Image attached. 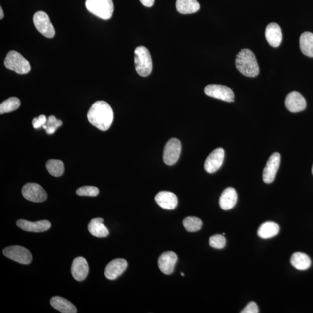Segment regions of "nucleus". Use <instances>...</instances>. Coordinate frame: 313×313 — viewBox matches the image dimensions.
I'll return each mask as SVG.
<instances>
[{
	"label": "nucleus",
	"instance_id": "nucleus-11",
	"mask_svg": "<svg viewBox=\"0 0 313 313\" xmlns=\"http://www.w3.org/2000/svg\"><path fill=\"white\" fill-rule=\"evenodd\" d=\"M280 159V154L279 153H274L267 161L263 172V180L266 184H271L275 179L279 170Z\"/></svg>",
	"mask_w": 313,
	"mask_h": 313
},
{
	"label": "nucleus",
	"instance_id": "nucleus-19",
	"mask_svg": "<svg viewBox=\"0 0 313 313\" xmlns=\"http://www.w3.org/2000/svg\"><path fill=\"white\" fill-rule=\"evenodd\" d=\"M265 37L271 46L274 48L279 47L282 41L283 35L279 24L276 23L268 24L265 31Z\"/></svg>",
	"mask_w": 313,
	"mask_h": 313
},
{
	"label": "nucleus",
	"instance_id": "nucleus-28",
	"mask_svg": "<svg viewBox=\"0 0 313 313\" xmlns=\"http://www.w3.org/2000/svg\"><path fill=\"white\" fill-rule=\"evenodd\" d=\"M46 168L49 173L55 177H61L64 173V164L61 160H48L46 163Z\"/></svg>",
	"mask_w": 313,
	"mask_h": 313
},
{
	"label": "nucleus",
	"instance_id": "nucleus-5",
	"mask_svg": "<svg viewBox=\"0 0 313 313\" xmlns=\"http://www.w3.org/2000/svg\"><path fill=\"white\" fill-rule=\"evenodd\" d=\"M4 65L7 69L13 70L20 75L27 74L31 70L29 62L15 51H10L7 54Z\"/></svg>",
	"mask_w": 313,
	"mask_h": 313
},
{
	"label": "nucleus",
	"instance_id": "nucleus-37",
	"mask_svg": "<svg viewBox=\"0 0 313 313\" xmlns=\"http://www.w3.org/2000/svg\"><path fill=\"white\" fill-rule=\"evenodd\" d=\"M312 174H313V167H312Z\"/></svg>",
	"mask_w": 313,
	"mask_h": 313
},
{
	"label": "nucleus",
	"instance_id": "nucleus-33",
	"mask_svg": "<svg viewBox=\"0 0 313 313\" xmlns=\"http://www.w3.org/2000/svg\"><path fill=\"white\" fill-rule=\"evenodd\" d=\"M47 119L44 115H41L37 118H35L33 120V125L35 129H38L46 124Z\"/></svg>",
	"mask_w": 313,
	"mask_h": 313
},
{
	"label": "nucleus",
	"instance_id": "nucleus-8",
	"mask_svg": "<svg viewBox=\"0 0 313 313\" xmlns=\"http://www.w3.org/2000/svg\"><path fill=\"white\" fill-rule=\"evenodd\" d=\"M205 93L210 97L231 103L234 102V94L229 87L218 84H210L205 89Z\"/></svg>",
	"mask_w": 313,
	"mask_h": 313
},
{
	"label": "nucleus",
	"instance_id": "nucleus-34",
	"mask_svg": "<svg viewBox=\"0 0 313 313\" xmlns=\"http://www.w3.org/2000/svg\"><path fill=\"white\" fill-rule=\"evenodd\" d=\"M259 312L258 305L254 302H249L243 310L241 312V313H258Z\"/></svg>",
	"mask_w": 313,
	"mask_h": 313
},
{
	"label": "nucleus",
	"instance_id": "nucleus-15",
	"mask_svg": "<svg viewBox=\"0 0 313 313\" xmlns=\"http://www.w3.org/2000/svg\"><path fill=\"white\" fill-rule=\"evenodd\" d=\"M177 259V256L175 252H165L158 258V267L162 272L168 275L173 273Z\"/></svg>",
	"mask_w": 313,
	"mask_h": 313
},
{
	"label": "nucleus",
	"instance_id": "nucleus-22",
	"mask_svg": "<svg viewBox=\"0 0 313 313\" xmlns=\"http://www.w3.org/2000/svg\"><path fill=\"white\" fill-rule=\"evenodd\" d=\"M50 304L53 308L62 313H76L77 309L72 302L61 297H52Z\"/></svg>",
	"mask_w": 313,
	"mask_h": 313
},
{
	"label": "nucleus",
	"instance_id": "nucleus-23",
	"mask_svg": "<svg viewBox=\"0 0 313 313\" xmlns=\"http://www.w3.org/2000/svg\"><path fill=\"white\" fill-rule=\"evenodd\" d=\"M280 227L277 223L272 221H267L259 227L258 235L260 238L269 239L276 236L279 234Z\"/></svg>",
	"mask_w": 313,
	"mask_h": 313
},
{
	"label": "nucleus",
	"instance_id": "nucleus-20",
	"mask_svg": "<svg viewBox=\"0 0 313 313\" xmlns=\"http://www.w3.org/2000/svg\"><path fill=\"white\" fill-rule=\"evenodd\" d=\"M238 196L236 191L233 188H228L221 194L219 205L221 209L228 210L233 209L237 202Z\"/></svg>",
	"mask_w": 313,
	"mask_h": 313
},
{
	"label": "nucleus",
	"instance_id": "nucleus-25",
	"mask_svg": "<svg viewBox=\"0 0 313 313\" xmlns=\"http://www.w3.org/2000/svg\"><path fill=\"white\" fill-rule=\"evenodd\" d=\"M290 262L292 266L299 270H305L311 266V260L307 255L302 252H295L291 256Z\"/></svg>",
	"mask_w": 313,
	"mask_h": 313
},
{
	"label": "nucleus",
	"instance_id": "nucleus-14",
	"mask_svg": "<svg viewBox=\"0 0 313 313\" xmlns=\"http://www.w3.org/2000/svg\"><path fill=\"white\" fill-rule=\"evenodd\" d=\"M128 262L124 259H115L108 264L104 270V275L108 280H114L124 273L127 268Z\"/></svg>",
	"mask_w": 313,
	"mask_h": 313
},
{
	"label": "nucleus",
	"instance_id": "nucleus-29",
	"mask_svg": "<svg viewBox=\"0 0 313 313\" xmlns=\"http://www.w3.org/2000/svg\"><path fill=\"white\" fill-rule=\"evenodd\" d=\"M183 225L188 231L196 232L201 229L203 223L199 218L190 216L183 220Z\"/></svg>",
	"mask_w": 313,
	"mask_h": 313
},
{
	"label": "nucleus",
	"instance_id": "nucleus-30",
	"mask_svg": "<svg viewBox=\"0 0 313 313\" xmlns=\"http://www.w3.org/2000/svg\"><path fill=\"white\" fill-rule=\"evenodd\" d=\"M62 125V122L61 120L56 119L54 115H51L47 119V123L43 125V128L46 131L47 134L52 135Z\"/></svg>",
	"mask_w": 313,
	"mask_h": 313
},
{
	"label": "nucleus",
	"instance_id": "nucleus-26",
	"mask_svg": "<svg viewBox=\"0 0 313 313\" xmlns=\"http://www.w3.org/2000/svg\"><path fill=\"white\" fill-rule=\"evenodd\" d=\"M301 51L308 57L313 58V34L305 32L301 34L300 39Z\"/></svg>",
	"mask_w": 313,
	"mask_h": 313
},
{
	"label": "nucleus",
	"instance_id": "nucleus-10",
	"mask_svg": "<svg viewBox=\"0 0 313 313\" xmlns=\"http://www.w3.org/2000/svg\"><path fill=\"white\" fill-rule=\"evenodd\" d=\"M181 152V144L177 139L172 138L165 145L163 160L168 165L175 164L178 161Z\"/></svg>",
	"mask_w": 313,
	"mask_h": 313
},
{
	"label": "nucleus",
	"instance_id": "nucleus-3",
	"mask_svg": "<svg viewBox=\"0 0 313 313\" xmlns=\"http://www.w3.org/2000/svg\"><path fill=\"white\" fill-rule=\"evenodd\" d=\"M85 4L91 13L102 19H110L114 12L112 0H86Z\"/></svg>",
	"mask_w": 313,
	"mask_h": 313
},
{
	"label": "nucleus",
	"instance_id": "nucleus-35",
	"mask_svg": "<svg viewBox=\"0 0 313 313\" xmlns=\"http://www.w3.org/2000/svg\"><path fill=\"white\" fill-rule=\"evenodd\" d=\"M142 4L146 7H152L153 6L155 0H140Z\"/></svg>",
	"mask_w": 313,
	"mask_h": 313
},
{
	"label": "nucleus",
	"instance_id": "nucleus-2",
	"mask_svg": "<svg viewBox=\"0 0 313 313\" xmlns=\"http://www.w3.org/2000/svg\"><path fill=\"white\" fill-rule=\"evenodd\" d=\"M235 65L242 75L249 77L259 75L260 70L255 56L249 49H243L235 59Z\"/></svg>",
	"mask_w": 313,
	"mask_h": 313
},
{
	"label": "nucleus",
	"instance_id": "nucleus-24",
	"mask_svg": "<svg viewBox=\"0 0 313 313\" xmlns=\"http://www.w3.org/2000/svg\"><path fill=\"white\" fill-rule=\"evenodd\" d=\"M176 8L181 14H192L200 9L199 3L196 0H177Z\"/></svg>",
	"mask_w": 313,
	"mask_h": 313
},
{
	"label": "nucleus",
	"instance_id": "nucleus-31",
	"mask_svg": "<svg viewBox=\"0 0 313 313\" xmlns=\"http://www.w3.org/2000/svg\"><path fill=\"white\" fill-rule=\"evenodd\" d=\"M209 243L211 247L221 249L226 245V240L223 235L216 234L210 237Z\"/></svg>",
	"mask_w": 313,
	"mask_h": 313
},
{
	"label": "nucleus",
	"instance_id": "nucleus-9",
	"mask_svg": "<svg viewBox=\"0 0 313 313\" xmlns=\"http://www.w3.org/2000/svg\"><path fill=\"white\" fill-rule=\"evenodd\" d=\"M22 195L29 201L41 203L47 199V194L41 186L36 183H28L22 188Z\"/></svg>",
	"mask_w": 313,
	"mask_h": 313
},
{
	"label": "nucleus",
	"instance_id": "nucleus-13",
	"mask_svg": "<svg viewBox=\"0 0 313 313\" xmlns=\"http://www.w3.org/2000/svg\"><path fill=\"white\" fill-rule=\"evenodd\" d=\"M285 105L287 110L291 112H298L307 107V102L305 98L297 91L288 94L285 100Z\"/></svg>",
	"mask_w": 313,
	"mask_h": 313
},
{
	"label": "nucleus",
	"instance_id": "nucleus-27",
	"mask_svg": "<svg viewBox=\"0 0 313 313\" xmlns=\"http://www.w3.org/2000/svg\"><path fill=\"white\" fill-rule=\"evenodd\" d=\"M20 101L17 97L9 98L0 104V114L9 113L18 109L20 106Z\"/></svg>",
	"mask_w": 313,
	"mask_h": 313
},
{
	"label": "nucleus",
	"instance_id": "nucleus-32",
	"mask_svg": "<svg viewBox=\"0 0 313 313\" xmlns=\"http://www.w3.org/2000/svg\"><path fill=\"white\" fill-rule=\"evenodd\" d=\"M99 193L98 188L91 186H83L76 191L77 195L81 196L95 197L99 194Z\"/></svg>",
	"mask_w": 313,
	"mask_h": 313
},
{
	"label": "nucleus",
	"instance_id": "nucleus-36",
	"mask_svg": "<svg viewBox=\"0 0 313 313\" xmlns=\"http://www.w3.org/2000/svg\"><path fill=\"white\" fill-rule=\"evenodd\" d=\"M3 16H4V14H3V11L1 6L0 7V19L2 20L3 18Z\"/></svg>",
	"mask_w": 313,
	"mask_h": 313
},
{
	"label": "nucleus",
	"instance_id": "nucleus-16",
	"mask_svg": "<svg viewBox=\"0 0 313 313\" xmlns=\"http://www.w3.org/2000/svg\"><path fill=\"white\" fill-rule=\"evenodd\" d=\"M71 272L74 279L76 280L82 281L85 280L89 272V267L86 259L82 256L74 259Z\"/></svg>",
	"mask_w": 313,
	"mask_h": 313
},
{
	"label": "nucleus",
	"instance_id": "nucleus-38",
	"mask_svg": "<svg viewBox=\"0 0 313 313\" xmlns=\"http://www.w3.org/2000/svg\"><path fill=\"white\" fill-rule=\"evenodd\" d=\"M181 276H184V273H181Z\"/></svg>",
	"mask_w": 313,
	"mask_h": 313
},
{
	"label": "nucleus",
	"instance_id": "nucleus-4",
	"mask_svg": "<svg viewBox=\"0 0 313 313\" xmlns=\"http://www.w3.org/2000/svg\"><path fill=\"white\" fill-rule=\"evenodd\" d=\"M135 65L136 72L140 76L147 77L150 75L153 69V62L148 49L143 46L135 49Z\"/></svg>",
	"mask_w": 313,
	"mask_h": 313
},
{
	"label": "nucleus",
	"instance_id": "nucleus-6",
	"mask_svg": "<svg viewBox=\"0 0 313 313\" xmlns=\"http://www.w3.org/2000/svg\"><path fill=\"white\" fill-rule=\"evenodd\" d=\"M3 254L6 258L23 265H29L33 259L32 255L29 249L22 246H10L3 249Z\"/></svg>",
	"mask_w": 313,
	"mask_h": 313
},
{
	"label": "nucleus",
	"instance_id": "nucleus-12",
	"mask_svg": "<svg viewBox=\"0 0 313 313\" xmlns=\"http://www.w3.org/2000/svg\"><path fill=\"white\" fill-rule=\"evenodd\" d=\"M224 155V150L222 148H217L213 150L205 161L206 171L209 174H213L219 170L223 163Z\"/></svg>",
	"mask_w": 313,
	"mask_h": 313
},
{
	"label": "nucleus",
	"instance_id": "nucleus-17",
	"mask_svg": "<svg viewBox=\"0 0 313 313\" xmlns=\"http://www.w3.org/2000/svg\"><path fill=\"white\" fill-rule=\"evenodd\" d=\"M16 225L21 229L34 233H41L50 229L51 224L48 220H41L31 222L26 220L20 219L17 221Z\"/></svg>",
	"mask_w": 313,
	"mask_h": 313
},
{
	"label": "nucleus",
	"instance_id": "nucleus-21",
	"mask_svg": "<svg viewBox=\"0 0 313 313\" xmlns=\"http://www.w3.org/2000/svg\"><path fill=\"white\" fill-rule=\"evenodd\" d=\"M104 219L102 218H95L90 221L88 229L91 234L98 238H104L108 236L109 231L104 224Z\"/></svg>",
	"mask_w": 313,
	"mask_h": 313
},
{
	"label": "nucleus",
	"instance_id": "nucleus-7",
	"mask_svg": "<svg viewBox=\"0 0 313 313\" xmlns=\"http://www.w3.org/2000/svg\"><path fill=\"white\" fill-rule=\"evenodd\" d=\"M33 22L37 30L45 37H54L55 31L47 14L43 11H38L34 14Z\"/></svg>",
	"mask_w": 313,
	"mask_h": 313
},
{
	"label": "nucleus",
	"instance_id": "nucleus-18",
	"mask_svg": "<svg viewBox=\"0 0 313 313\" xmlns=\"http://www.w3.org/2000/svg\"><path fill=\"white\" fill-rule=\"evenodd\" d=\"M155 201L157 205L165 209H174L178 205V199L174 193L162 191L158 193L155 197Z\"/></svg>",
	"mask_w": 313,
	"mask_h": 313
},
{
	"label": "nucleus",
	"instance_id": "nucleus-1",
	"mask_svg": "<svg viewBox=\"0 0 313 313\" xmlns=\"http://www.w3.org/2000/svg\"><path fill=\"white\" fill-rule=\"evenodd\" d=\"M87 118L91 124L102 131H106L113 122L114 112L106 102L97 101L88 112Z\"/></svg>",
	"mask_w": 313,
	"mask_h": 313
}]
</instances>
